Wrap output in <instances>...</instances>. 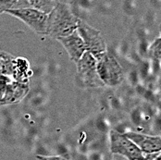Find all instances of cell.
Returning <instances> with one entry per match:
<instances>
[{"mask_svg":"<svg viewBox=\"0 0 161 160\" xmlns=\"http://www.w3.org/2000/svg\"><path fill=\"white\" fill-rule=\"evenodd\" d=\"M79 18L74 15L70 8L61 2H58L48 13L47 35L53 39L69 36L77 30Z\"/></svg>","mask_w":161,"mask_h":160,"instance_id":"cell-1","label":"cell"},{"mask_svg":"<svg viewBox=\"0 0 161 160\" xmlns=\"http://www.w3.org/2000/svg\"><path fill=\"white\" fill-rule=\"evenodd\" d=\"M98 76L105 86L116 87L124 80V72L117 59L105 52L96 58Z\"/></svg>","mask_w":161,"mask_h":160,"instance_id":"cell-2","label":"cell"},{"mask_svg":"<svg viewBox=\"0 0 161 160\" xmlns=\"http://www.w3.org/2000/svg\"><path fill=\"white\" fill-rule=\"evenodd\" d=\"M76 82L83 88H97L104 87L97 69V59L90 53L85 52L76 63Z\"/></svg>","mask_w":161,"mask_h":160,"instance_id":"cell-3","label":"cell"},{"mask_svg":"<svg viewBox=\"0 0 161 160\" xmlns=\"http://www.w3.org/2000/svg\"><path fill=\"white\" fill-rule=\"evenodd\" d=\"M109 147L112 154L124 157L127 160H145V155L141 149L124 133L116 130L109 131Z\"/></svg>","mask_w":161,"mask_h":160,"instance_id":"cell-4","label":"cell"},{"mask_svg":"<svg viewBox=\"0 0 161 160\" xmlns=\"http://www.w3.org/2000/svg\"><path fill=\"white\" fill-rule=\"evenodd\" d=\"M6 13L15 17L28 25L33 32L40 35H47L48 14L32 7L8 10Z\"/></svg>","mask_w":161,"mask_h":160,"instance_id":"cell-5","label":"cell"},{"mask_svg":"<svg viewBox=\"0 0 161 160\" xmlns=\"http://www.w3.org/2000/svg\"><path fill=\"white\" fill-rule=\"evenodd\" d=\"M28 92V82H21L11 77L0 75V105L18 103Z\"/></svg>","mask_w":161,"mask_h":160,"instance_id":"cell-6","label":"cell"},{"mask_svg":"<svg viewBox=\"0 0 161 160\" xmlns=\"http://www.w3.org/2000/svg\"><path fill=\"white\" fill-rule=\"evenodd\" d=\"M29 64L23 58H15L0 50V75L11 77L21 82L27 81Z\"/></svg>","mask_w":161,"mask_h":160,"instance_id":"cell-7","label":"cell"},{"mask_svg":"<svg viewBox=\"0 0 161 160\" xmlns=\"http://www.w3.org/2000/svg\"><path fill=\"white\" fill-rule=\"evenodd\" d=\"M77 32L85 44L86 51L90 52L95 58L107 52L106 40L102 33L80 19L78 20Z\"/></svg>","mask_w":161,"mask_h":160,"instance_id":"cell-8","label":"cell"},{"mask_svg":"<svg viewBox=\"0 0 161 160\" xmlns=\"http://www.w3.org/2000/svg\"><path fill=\"white\" fill-rule=\"evenodd\" d=\"M124 134L136 144L145 155L161 152V136H152L135 131H128Z\"/></svg>","mask_w":161,"mask_h":160,"instance_id":"cell-9","label":"cell"},{"mask_svg":"<svg viewBox=\"0 0 161 160\" xmlns=\"http://www.w3.org/2000/svg\"><path fill=\"white\" fill-rule=\"evenodd\" d=\"M57 40L60 42V44L67 51L70 59L75 63H77L78 60L82 57V55L85 52H87L85 44L81 39L79 32H77V30L72 32L71 34H69V36L60 37Z\"/></svg>","mask_w":161,"mask_h":160,"instance_id":"cell-10","label":"cell"},{"mask_svg":"<svg viewBox=\"0 0 161 160\" xmlns=\"http://www.w3.org/2000/svg\"><path fill=\"white\" fill-rule=\"evenodd\" d=\"M31 7L27 0H0V13Z\"/></svg>","mask_w":161,"mask_h":160,"instance_id":"cell-11","label":"cell"},{"mask_svg":"<svg viewBox=\"0 0 161 160\" xmlns=\"http://www.w3.org/2000/svg\"><path fill=\"white\" fill-rule=\"evenodd\" d=\"M27 1L29 2L32 8H36L40 11H43L47 14H48L58 2V0H27Z\"/></svg>","mask_w":161,"mask_h":160,"instance_id":"cell-12","label":"cell"},{"mask_svg":"<svg viewBox=\"0 0 161 160\" xmlns=\"http://www.w3.org/2000/svg\"><path fill=\"white\" fill-rule=\"evenodd\" d=\"M149 52L155 59L161 61V37H158L152 43V45L150 46Z\"/></svg>","mask_w":161,"mask_h":160,"instance_id":"cell-13","label":"cell"},{"mask_svg":"<svg viewBox=\"0 0 161 160\" xmlns=\"http://www.w3.org/2000/svg\"><path fill=\"white\" fill-rule=\"evenodd\" d=\"M36 158L38 160H70L60 156H36Z\"/></svg>","mask_w":161,"mask_h":160,"instance_id":"cell-14","label":"cell"},{"mask_svg":"<svg viewBox=\"0 0 161 160\" xmlns=\"http://www.w3.org/2000/svg\"><path fill=\"white\" fill-rule=\"evenodd\" d=\"M159 34H160V36H159V37H161V23H160V25H159Z\"/></svg>","mask_w":161,"mask_h":160,"instance_id":"cell-15","label":"cell"}]
</instances>
